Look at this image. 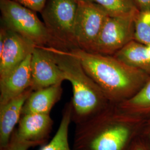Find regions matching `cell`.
<instances>
[{
  "label": "cell",
  "instance_id": "obj_1",
  "mask_svg": "<svg viewBox=\"0 0 150 150\" xmlns=\"http://www.w3.org/2000/svg\"><path fill=\"white\" fill-rule=\"evenodd\" d=\"M146 120L111 103L100 112L76 125L73 150H129L141 134Z\"/></svg>",
  "mask_w": 150,
  "mask_h": 150
},
{
  "label": "cell",
  "instance_id": "obj_2",
  "mask_svg": "<svg viewBox=\"0 0 150 150\" xmlns=\"http://www.w3.org/2000/svg\"><path fill=\"white\" fill-rule=\"evenodd\" d=\"M69 51L79 59L87 74L112 103L118 104L134 96L150 79L145 72L113 56L88 52L77 48Z\"/></svg>",
  "mask_w": 150,
  "mask_h": 150
},
{
  "label": "cell",
  "instance_id": "obj_3",
  "mask_svg": "<svg viewBox=\"0 0 150 150\" xmlns=\"http://www.w3.org/2000/svg\"><path fill=\"white\" fill-rule=\"evenodd\" d=\"M48 47L65 80L71 83L72 121L75 125L93 117L111 103L101 88L87 74L78 57L69 50Z\"/></svg>",
  "mask_w": 150,
  "mask_h": 150
},
{
  "label": "cell",
  "instance_id": "obj_4",
  "mask_svg": "<svg viewBox=\"0 0 150 150\" xmlns=\"http://www.w3.org/2000/svg\"><path fill=\"white\" fill-rule=\"evenodd\" d=\"M0 10L3 26L26 38L36 46L66 50L50 35L36 12L12 0H0Z\"/></svg>",
  "mask_w": 150,
  "mask_h": 150
},
{
  "label": "cell",
  "instance_id": "obj_5",
  "mask_svg": "<svg viewBox=\"0 0 150 150\" xmlns=\"http://www.w3.org/2000/svg\"><path fill=\"white\" fill-rule=\"evenodd\" d=\"M78 0H47L41 12L50 35L66 50L77 48L74 35Z\"/></svg>",
  "mask_w": 150,
  "mask_h": 150
},
{
  "label": "cell",
  "instance_id": "obj_6",
  "mask_svg": "<svg viewBox=\"0 0 150 150\" xmlns=\"http://www.w3.org/2000/svg\"><path fill=\"white\" fill-rule=\"evenodd\" d=\"M107 12L96 4L78 0L74 35L77 48L92 52L107 17Z\"/></svg>",
  "mask_w": 150,
  "mask_h": 150
},
{
  "label": "cell",
  "instance_id": "obj_7",
  "mask_svg": "<svg viewBox=\"0 0 150 150\" xmlns=\"http://www.w3.org/2000/svg\"><path fill=\"white\" fill-rule=\"evenodd\" d=\"M136 16H108L91 53L112 56L134 40Z\"/></svg>",
  "mask_w": 150,
  "mask_h": 150
},
{
  "label": "cell",
  "instance_id": "obj_8",
  "mask_svg": "<svg viewBox=\"0 0 150 150\" xmlns=\"http://www.w3.org/2000/svg\"><path fill=\"white\" fill-rule=\"evenodd\" d=\"M31 70L33 91L62 83V71L48 47H35L32 52Z\"/></svg>",
  "mask_w": 150,
  "mask_h": 150
},
{
  "label": "cell",
  "instance_id": "obj_9",
  "mask_svg": "<svg viewBox=\"0 0 150 150\" xmlns=\"http://www.w3.org/2000/svg\"><path fill=\"white\" fill-rule=\"evenodd\" d=\"M5 27V43L0 49V78L21 64L36 47L26 38Z\"/></svg>",
  "mask_w": 150,
  "mask_h": 150
},
{
  "label": "cell",
  "instance_id": "obj_10",
  "mask_svg": "<svg viewBox=\"0 0 150 150\" xmlns=\"http://www.w3.org/2000/svg\"><path fill=\"white\" fill-rule=\"evenodd\" d=\"M32 54L5 76L0 78V105L18 96L31 88Z\"/></svg>",
  "mask_w": 150,
  "mask_h": 150
},
{
  "label": "cell",
  "instance_id": "obj_11",
  "mask_svg": "<svg viewBox=\"0 0 150 150\" xmlns=\"http://www.w3.org/2000/svg\"><path fill=\"white\" fill-rule=\"evenodd\" d=\"M53 125L54 121L50 114L23 115L16 132L21 139L41 146L48 139Z\"/></svg>",
  "mask_w": 150,
  "mask_h": 150
},
{
  "label": "cell",
  "instance_id": "obj_12",
  "mask_svg": "<svg viewBox=\"0 0 150 150\" xmlns=\"http://www.w3.org/2000/svg\"><path fill=\"white\" fill-rule=\"evenodd\" d=\"M32 91L30 88L18 96L0 105V149L9 144L16 125L21 118L24 103Z\"/></svg>",
  "mask_w": 150,
  "mask_h": 150
},
{
  "label": "cell",
  "instance_id": "obj_13",
  "mask_svg": "<svg viewBox=\"0 0 150 150\" xmlns=\"http://www.w3.org/2000/svg\"><path fill=\"white\" fill-rule=\"evenodd\" d=\"M62 83L32 91L25 102L22 115L31 113L50 114L62 94Z\"/></svg>",
  "mask_w": 150,
  "mask_h": 150
},
{
  "label": "cell",
  "instance_id": "obj_14",
  "mask_svg": "<svg viewBox=\"0 0 150 150\" xmlns=\"http://www.w3.org/2000/svg\"><path fill=\"white\" fill-rule=\"evenodd\" d=\"M112 56L150 77V45H144L134 40Z\"/></svg>",
  "mask_w": 150,
  "mask_h": 150
},
{
  "label": "cell",
  "instance_id": "obj_15",
  "mask_svg": "<svg viewBox=\"0 0 150 150\" xmlns=\"http://www.w3.org/2000/svg\"><path fill=\"white\" fill-rule=\"evenodd\" d=\"M72 106L71 101L67 103L62 111L59 127L52 139L41 145L38 150H73L69 142V131L72 122Z\"/></svg>",
  "mask_w": 150,
  "mask_h": 150
},
{
  "label": "cell",
  "instance_id": "obj_16",
  "mask_svg": "<svg viewBox=\"0 0 150 150\" xmlns=\"http://www.w3.org/2000/svg\"><path fill=\"white\" fill-rule=\"evenodd\" d=\"M116 105L127 112L145 117L150 116V79L134 96Z\"/></svg>",
  "mask_w": 150,
  "mask_h": 150
},
{
  "label": "cell",
  "instance_id": "obj_17",
  "mask_svg": "<svg viewBox=\"0 0 150 150\" xmlns=\"http://www.w3.org/2000/svg\"><path fill=\"white\" fill-rule=\"evenodd\" d=\"M102 7L109 16H129L139 12L134 0H82Z\"/></svg>",
  "mask_w": 150,
  "mask_h": 150
},
{
  "label": "cell",
  "instance_id": "obj_18",
  "mask_svg": "<svg viewBox=\"0 0 150 150\" xmlns=\"http://www.w3.org/2000/svg\"><path fill=\"white\" fill-rule=\"evenodd\" d=\"M134 23V40L144 45H150V11H139Z\"/></svg>",
  "mask_w": 150,
  "mask_h": 150
},
{
  "label": "cell",
  "instance_id": "obj_19",
  "mask_svg": "<svg viewBox=\"0 0 150 150\" xmlns=\"http://www.w3.org/2000/svg\"><path fill=\"white\" fill-rule=\"evenodd\" d=\"M37 146L38 145L35 143L25 141L19 137L15 129L12 134L9 144L0 150H28Z\"/></svg>",
  "mask_w": 150,
  "mask_h": 150
},
{
  "label": "cell",
  "instance_id": "obj_20",
  "mask_svg": "<svg viewBox=\"0 0 150 150\" xmlns=\"http://www.w3.org/2000/svg\"><path fill=\"white\" fill-rule=\"evenodd\" d=\"M35 12H40L43 10L47 0H12Z\"/></svg>",
  "mask_w": 150,
  "mask_h": 150
},
{
  "label": "cell",
  "instance_id": "obj_21",
  "mask_svg": "<svg viewBox=\"0 0 150 150\" xmlns=\"http://www.w3.org/2000/svg\"><path fill=\"white\" fill-rule=\"evenodd\" d=\"M129 150H150V145L140 135L134 139Z\"/></svg>",
  "mask_w": 150,
  "mask_h": 150
},
{
  "label": "cell",
  "instance_id": "obj_22",
  "mask_svg": "<svg viewBox=\"0 0 150 150\" xmlns=\"http://www.w3.org/2000/svg\"><path fill=\"white\" fill-rule=\"evenodd\" d=\"M141 136L150 145V116L147 117L144 127Z\"/></svg>",
  "mask_w": 150,
  "mask_h": 150
},
{
  "label": "cell",
  "instance_id": "obj_23",
  "mask_svg": "<svg viewBox=\"0 0 150 150\" xmlns=\"http://www.w3.org/2000/svg\"><path fill=\"white\" fill-rule=\"evenodd\" d=\"M139 11H150V0H134Z\"/></svg>",
  "mask_w": 150,
  "mask_h": 150
}]
</instances>
